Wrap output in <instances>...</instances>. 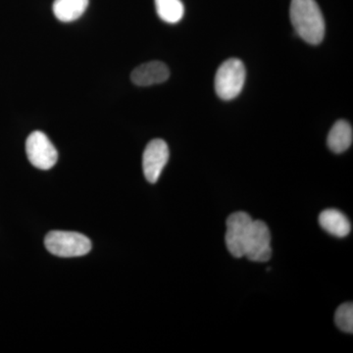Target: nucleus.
<instances>
[{
    "mask_svg": "<svg viewBox=\"0 0 353 353\" xmlns=\"http://www.w3.org/2000/svg\"><path fill=\"white\" fill-rule=\"evenodd\" d=\"M290 21L296 34L312 46L321 43L325 37V20L315 0H292Z\"/></svg>",
    "mask_w": 353,
    "mask_h": 353,
    "instance_id": "nucleus-1",
    "label": "nucleus"
},
{
    "mask_svg": "<svg viewBox=\"0 0 353 353\" xmlns=\"http://www.w3.org/2000/svg\"><path fill=\"white\" fill-rule=\"evenodd\" d=\"M245 82V68L238 58H230L217 70L215 92L223 101L236 99L243 90Z\"/></svg>",
    "mask_w": 353,
    "mask_h": 353,
    "instance_id": "nucleus-2",
    "label": "nucleus"
},
{
    "mask_svg": "<svg viewBox=\"0 0 353 353\" xmlns=\"http://www.w3.org/2000/svg\"><path fill=\"white\" fill-rule=\"evenodd\" d=\"M46 250L59 257H78L92 250L90 239L76 232L52 231L44 240Z\"/></svg>",
    "mask_w": 353,
    "mask_h": 353,
    "instance_id": "nucleus-3",
    "label": "nucleus"
},
{
    "mask_svg": "<svg viewBox=\"0 0 353 353\" xmlns=\"http://www.w3.org/2000/svg\"><path fill=\"white\" fill-rule=\"evenodd\" d=\"M252 223V218L245 212L233 213L227 219L226 245L230 253L236 259L245 255Z\"/></svg>",
    "mask_w": 353,
    "mask_h": 353,
    "instance_id": "nucleus-4",
    "label": "nucleus"
},
{
    "mask_svg": "<svg viewBox=\"0 0 353 353\" xmlns=\"http://www.w3.org/2000/svg\"><path fill=\"white\" fill-rule=\"evenodd\" d=\"M26 152L32 165L41 170H48L57 164L58 152L43 132H32L26 141Z\"/></svg>",
    "mask_w": 353,
    "mask_h": 353,
    "instance_id": "nucleus-5",
    "label": "nucleus"
},
{
    "mask_svg": "<svg viewBox=\"0 0 353 353\" xmlns=\"http://www.w3.org/2000/svg\"><path fill=\"white\" fill-rule=\"evenodd\" d=\"M245 256L255 262H267L271 259V234L268 226L262 221H253Z\"/></svg>",
    "mask_w": 353,
    "mask_h": 353,
    "instance_id": "nucleus-6",
    "label": "nucleus"
},
{
    "mask_svg": "<svg viewBox=\"0 0 353 353\" xmlns=\"http://www.w3.org/2000/svg\"><path fill=\"white\" fill-rule=\"evenodd\" d=\"M168 160L169 148L163 139L150 141L143 155V169L146 180L152 183H157Z\"/></svg>",
    "mask_w": 353,
    "mask_h": 353,
    "instance_id": "nucleus-7",
    "label": "nucleus"
},
{
    "mask_svg": "<svg viewBox=\"0 0 353 353\" xmlns=\"http://www.w3.org/2000/svg\"><path fill=\"white\" fill-rule=\"evenodd\" d=\"M169 76L170 71L166 64L160 61H152L137 67L132 72L131 80L134 85L139 87H148L166 82Z\"/></svg>",
    "mask_w": 353,
    "mask_h": 353,
    "instance_id": "nucleus-8",
    "label": "nucleus"
},
{
    "mask_svg": "<svg viewBox=\"0 0 353 353\" xmlns=\"http://www.w3.org/2000/svg\"><path fill=\"white\" fill-rule=\"evenodd\" d=\"M319 223L325 231L338 238H345L352 231L347 216L336 209H326L319 216Z\"/></svg>",
    "mask_w": 353,
    "mask_h": 353,
    "instance_id": "nucleus-9",
    "label": "nucleus"
},
{
    "mask_svg": "<svg viewBox=\"0 0 353 353\" xmlns=\"http://www.w3.org/2000/svg\"><path fill=\"white\" fill-rule=\"evenodd\" d=\"M353 131L352 125L345 120L334 123L329 132L328 146L334 153H343L352 145Z\"/></svg>",
    "mask_w": 353,
    "mask_h": 353,
    "instance_id": "nucleus-10",
    "label": "nucleus"
},
{
    "mask_svg": "<svg viewBox=\"0 0 353 353\" xmlns=\"http://www.w3.org/2000/svg\"><path fill=\"white\" fill-rule=\"evenodd\" d=\"M88 6V0H55L52 9L58 20L70 23L78 20Z\"/></svg>",
    "mask_w": 353,
    "mask_h": 353,
    "instance_id": "nucleus-11",
    "label": "nucleus"
},
{
    "mask_svg": "<svg viewBox=\"0 0 353 353\" xmlns=\"http://www.w3.org/2000/svg\"><path fill=\"white\" fill-rule=\"evenodd\" d=\"M155 7L160 19L168 24L180 22L185 13V7L181 0H155Z\"/></svg>",
    "mask_w": 353,
    "mask_h": 353,
    "instance_id": "nucleus-12",
    "label": "nucleus"
},
{
    "mask_svg": "<svg viewBox=\"0 0 353 353\" xmlns=\"http://www.w3.org/2000/svg\"><path fill=\"white\" fill-rule=\"evenodd\" d=\"M334 321L341 331L352 334L353 332V304L352 303L341 304L340 307L336 309Z\"/></svg>",
    "mask_w": 353,
    "mask_h": 353,
    "instance_id": "nucleus-13",
    "label": "nucleus"
}]
</instances>
